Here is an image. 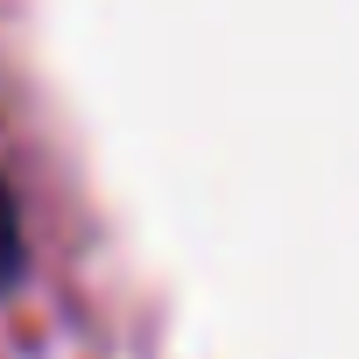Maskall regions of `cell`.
I'll return each mask as SVG.
<instances>
[{
	"instance_id": "cell-1",
	"label": "cell",
	"mask_w": 359,
	"mask_h": 359,
	"mask_svg": "<svg viewBox=\"0 0 359 359\" xmlns=\"http://www.w3.org/2000/svg\"><path fill=\"white\" fill-rule=\"evenodd\" d=\"M15 275H22V219H15L8 184H0V289H8Z\"/></svg>"
}]
</instances>
